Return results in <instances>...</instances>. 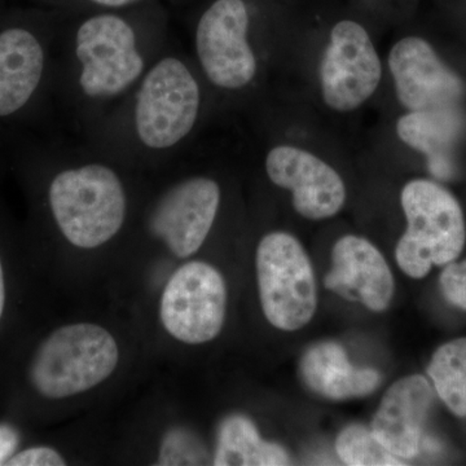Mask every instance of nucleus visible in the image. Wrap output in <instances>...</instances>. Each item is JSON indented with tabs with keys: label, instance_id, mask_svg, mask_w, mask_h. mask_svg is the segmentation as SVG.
I'll list each match as a JSON object with an SVG mask.
<instances>
[{
	"label": "nucleus",
	"instance_id": "obj_1",
	"mask_svg": "<svg viewBox=\"0 0 466 466\" xmlns=\"http://www.w3.org/2000/svg\"><path fill=\"white\" fill-rule=\"evenodd\" d=\"M124 9L79 18L56 42L54 78L69 130L84 139L131 94L171 43Z\"/></svg>",
	"mask_w": 466,
	"mask_h": 466
},
{
	"label": "nucleus",
	"instance_id": "obj_2",
	"mask_svg": "<svg viewBox=\"0 0 466 466\" xmlns=\"http://www.w3.org/2000/svg\"><path fill=\"white\" fill-rule=\"evenodd\" d=\"M201 73L175 42L84 142L127 167L177 158L198 131L205 106Z\"/></svg>",
	"mask_w": 466,
	"mask_h": 466
},
{
	"label": "nucleus",
	"instance_id": "obj_3",
	"mask_svg": "<svg viewBox=\"0 0 466 466\" xmlns=\"http://www.w3.org/2000/svg\"><path fill=\"white\" fill-rule=\"evenodd\" d=\"M67 148L69 164L48 186L51 216L69 244L95 249L113 240L126 225L128 196L119 170L124 162L76 137Z\"/></svg>",
	"mask_w": 466,
	"mask_h": 466
},
{
	"label": "nucleus",
	"instance_id": "obj_4",
	"mask_svg": "<svg viewBox=\"0 0 466 466\" xmlns=\"http://www.w3.org/2000/svg\"><path fill=\"white\" fill-rule=\"evenodd\" d=\"M406 232L395 249L404 274L421 279L433 266L450 265L465 245L464 214L458 200L440 184L410 180L400 193Z\"/></svg>",
	"mask_w": 466,
	"mask_h": 466
},
{
	"label": "nucleus",
	"instance_id": "obj_5",
	"mask_svg": "<svg viewBox=\"0 0 466 466\" xmlns=\"http://www.w3.org/2000/svg\"><path fill=\"white\" fill-rule=\"evenodd\" d=\"M118 361V345L106 328L66 325L39 346L30 366V381L43 397L63 400L106 381Z\"/></svg>",
	"mask_w": 466,
	"mask_h": 466
},
{
	"label": "nucleus",
	"instance_id": "obj_6",
	"mask_svg": "<svg viewBox=\"0 0 466 466\" xmlns=\"http://www.w3.org/2000/svg\"><path fill=\"white\" fill-rule=\"evenodd\" d=\"M260 305L268 323L299 330L318 308L317 280L305 248L287 232L267 233L256 256Z\"/></svg>",
	"mask_w": 466,
	"mask_h": 466
},
{
	"label": "nucleus",
	"instance_id": "obj_7",
	"mask_svg": "<svg viewBox=\"0 0 466 466\" xmlns=\"http://www.w3.org/2000/svg\"><path fill=\"white\" fill-rule=\"evenodd\" d=\"M195 64L217 90L238 94L249 88L259 72L250 41V12L245 0H214L193 32Z\"/></svg>",
	"mask_w": 466,
	"mask_h": 466
},
{
	"label": "nucleus",
	"instance_id": "obj_8",
	"mask_svg": "<svg viewBox=\"0 0 466 466\" xmlns=\"http://www.w3.org/2000/svg\"><path fill=\"white\" fill-rule=\"evenodd\" d=\"M227 287L208 263H186L171 276L161 297L159 318L171 337L187 345L217 339L225 325Z\"/></svg>",
	"mask_w": 466,
	"mask_h": 466
},
{
	"label": "nucleus",
	"instance_id": "obj_9",
	"mask_svg": "<svg viewBox=\"0 0 466 466\" xmlns=\"http://www.w3.org/2000/svg\"><path fill=\"white\" fill-rule=\"evenodd\" d=\"M382 64L366 27L342 20L333 26L319 66L325 106L349 113L363 106L379 88Z\"/></svg>",
	"mask_w": 466,
	"mask_h": 466
},
{
	"label": "nucleus",
	"instance_id": "obj_10",
	"mask_svg": "<svg viewBox=\"0 0 466 466\" xmlns=\"http://www.w3.org/2000/svg\"><path fill=\"white\" fill-rule=\"evenodd\" d=\"M222 201L219 183L207 175L175 180L150 208L147 228L177 258L201 249L216 223Z\"/></svg>",
	"mask_w": 466,
	"mask_h": 466
},
{
	"label": "nucleus",
	"instance_id": "obj_11",
	"mask_svg": "<svg viewBox=\"0 0 466 466\" xmlns=\"http://www.w3.org/2000/svg\"><path fill=\"white\" fill-rule=\"evenodd\" d=\"M267 177L275 186L290 191L300 217L323 220L337 216L346 201L341 175L309 150L280 144L268 150Z\"/></svg>",
	"mask_w": 466,
	"mask_h": 466
},
{
	"label": "nucleus",
	"instance_id": "obj_12",
	"mask_svg": "<svg viewBox=\"0 0 466 466\" xmlns=\"http://www.w3.org/2000/svg\"><path fill=\"white\" fill-rule=\"evenodd\" d=\"M388 64L395 94L407 112L458 106L464 96L461 78L441 60L431 43L419 36L395 43Z\"/></svg>",
	"mask_w": 466,
	"mask_h": 466
},
{
	"label": "nucleus",
	"instance_id": "obj_13",
	"mask_svg": "<svg viewBox=\"0 0 466 466\" xmlns=\"http://www.w3.org/2000/svg\"><path fill=\"white\" fill-rule=\"evenodd\" d=\"M325 288L370 311L381 312L390 305L395 283L390 267L372 242L346 235L334 244L332 268L325 276Z\"/></svg>",
	"mask_w": 466,
	"mask_h": 466
},
{
	"label": "nucleus",
	"instance_id": "obj_14",
	"mask_svg": "<svg viewBox=\"0 0 466 466\" xmlns=\"http://www.w3.org/2000/svg\"><path fill=\"white\" fill-rule=\"evenodd\" d=\"M51 46L26 27L0 32V118L16 116L29 106L45 79L52 76Z\"/></svg>",
	"mask_w": 466,
	"mask_h": 466
},
{
	"label": "nucleus",
	"instance_id": "obj_15",
	"mask_svg": "<svg viewBox=\"0 0 466 466\" xmlns=\"http://www.w3.org/2000/svg\"><path fill=\"white\" fill-rule=\"evenodd\" d=\"M431 400L433 390L425 377H404L386 391L373 419V435L397 458H415Z\"/></svg>",
	"mask_w": 466,
	"mask_h": 466
},
{
	"label": "nucleus",
	"instance_id": "obj_16",
	"mask_svg": "<svg viewBox=\"0 0 466 466\" xmlns=\"http://www.w3.org/2000/svg\"><path fill=\"white\" fill-rule=\"evenodd\" d=\"M465 128L458 106L407 112L397 122L398 137L428 158L429 170L440 179L453 173L452 152Z\"/></svg>",
	"mask_w": 466,
	"mask_h": 466
},
{
	"label": "nucleus",
	"instance_id": "obj_17",
	"mask_svg": "<svg viewBox=\"0 0 466 466\" xmlns=\"http://www.w3.org/2000/svg\"><path fill=\"white\" fill-rule=\"evenodd\" d=\"M300 376L312 391L334 400L366 397L381 382L377 370L352 366L345 349L334 342L309 349L300 360Z\"/></svg>",
	"mask_w": 466,
	"mask_h": 466
},
{
	"label": "nucleus",
	"instance_id": "obj_18",
	"mask_svg": "<svg viewBox=\"0 0 466 466\" xmlns=\"http://www.w3.org/2000/svg\"><path fill=\"white\" fill-rule=\"evenodd\" d=\"M289 462L284 449L263 441L247 417L231 416L220 425L214 465L276 466Z\"/></svg>",
	"mask_w": 466,
	"mask_h": 466
},
{
	"label": "nucleus",
	"instance_id": "obj_19",
	"mask_svg": "<svg viewBox=\"0 0 466 466\" xmlns=\"http://www.w3.org/2000/svg\"><path fill=\"white\" fill-rule=\"evenodd\" d=\"M441 400L455 415L466 416V339H455L435 351L428 367Z\"/></svg>",
	"mask_w": 466,
	"mask_h": 466
},
{
	"label": "nucleus",
	"instance_id": "obj_20",
	"mask_svg": "<svg viewBox=\"0 0 466 466\" xmlns=\"http://www.w3.org/2000/svg\"><path fill=\"white\" fill-rule=\"evenodd\" d=\"M336 450L345 464L352 466H400V458L380 443L366 426L350 425L336 441Z\"/></svg>",
	"mask_w": 466,
	"mask_h": 466
},
{
	"label": "nucleus",
	"instance_id": "obj_21",
	"mask_svg": "<svg viewBox=\"0 0 466 466\" xmlns=\"http://www.w3.org/2000/svg\"><path fill=\"white\" fill-rule=\"evenodd\" d=\"M204 451L198 440L184 429H171L159 450L158 465L201 464Z\"/></svg>",
	"mask_w": 466,
	"mask_h": 466
},
{
	"label": "nucleus",
	"instance_id": "obj_22",
	"mask_svg": "<svg viewBox=\"0 0 466 466\" xmlns=\"http://www.w3.org/2000/svg\"><path fill=\"white\" fill-rule=\"evenodd\" d=\"M441 289L450 303L466 309V259L446 267L441 276Z\"/></svg>",
	"mask_w": 466,
	"mask_h": 466
},
{
	"label": "nucleus",
	"instance_id": "obj_23",
	"mask_svg": "<svg viewBox=\"0 0 466 466\" xmlns=\"http://www.w3.org/2000/svg\"><path fill=\"white\" fill-rule=\"evenodd\" d=\"M9 466H64L66 460L50 447H34V449L23 451L17 455L12 456L5 462Z\"/></svg>",
	"mask_w": 466,
	"mask_h": 466
},
{
	"label": "nucleus",
	"instance_id": "obj_24",
	"mask_svg": "<svg viewBox=\"0 0 466 466\" xmlns=\"http://www.w3.org/2000/svg\"><path fill=\"white\" fill-rule=\"evenodd\" d=\"M18 437L15 429L0 425V465L5 464L16 450Z\"/></svg>",
	"mask_w": 466,
	"mask_h": 466
},
{
	"label": "nucleus",
	"instance_id": "obj_25",
	"mask_svg": "<svg viewBox=\"0 0 466 466\" xmlns=\"http://www.w3.org/2000/svg\"><path fill=\"white\" fill-rule=\"evenodd\" d=\"M85 2L99 8L100 11H118V9L134 7L146 0H85Z\"/></svg>",
	"mask_w": 466,
	"mask_h": 466
},
{
	"label": "nucleus",
	"instance_id": "obj_26",
	"mask_svg": "<svg viewBox=\"0 0 466 466\" xmlns=\"http://www.w3.org/2000/svg\"><path fill=\"white\" fill-rule=\"evenodd\" d=\"M5 305V274H3L2 263H0V319H2L3 311Z\"/></svg>",
	"mask_w": 466,
	"mask_h": 466
},
{
	"label": "nucleus",
	"instance_id": "obj_27",
	"mask_svg": "<svg viewBox=\"0 0 466 466\" xmlns=\"http://www.w3.org/2000/svg\"><path fill=\"white\" fill-rule=\"evenodd\" d=\"M425 446H426V449H431L433 451L438 450V444L435 443V441L433 440H426Z\"/></svg>",
	"mask_w": 466,
	"mask_h": 466
}]
</instances>
